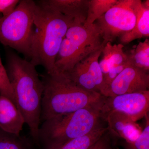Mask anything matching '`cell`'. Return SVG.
Instances as JSON below:
<instances>
[{
    "label": "cell",
    "instance_id": "6da1fadb",
    "mask_svg": "<svg viewBox=\"0 0 149 149\" xmlns=\"http://www.w3.org/2000/svg\"><path fill=\"white\" fill-rule=\"evenodd\" d=\"M5 68L16 106L32 138L38 141L44 91L42 81L36 66L13 51H7Z\"/></svg>",
    "mask_w": 149,
    "mask_h": 149
},
{
    "label": "cell",
    "instance_id": "7a4b0ae2",
    "mask_svg": "<svg viewBox=\"0 0 149 149\" xmlns=\"http://www.w3.org/2000/svg\"><path fill=\"white\" fill-rule=\"evenodd\" d=\"M77 24L72 19L44 4L36 2L34 12V33L30 61L41 65L47 74L56 73L55 63L68 29Z\"/></svg>",
    "mask_w": 149,
    "mask_h": 149
},
{
    "label": "cell",
    "instance_id": "3957f363",
    "mask_svg": "<svg viewBox=\"0 0 149 149\" xmlns=\"http://www.w3.org/2000/svg\"><path fill=\"white\" fill-rule=\"evenodd\" d=\"M42 81L41 119L44 121L97 104L103 98L100 93L80 88L65 73L47 74Z\"/></svg>",
    "mask_w": 149,
    "mask_h": 149
},
{
    "label": "cell",
    "instance_id": "277c9868",
    "mask_svg": "<svg viewBox=\"0 0 149 149\" xmlns=\"http://www.w3.org/2000/svg\"><path fill=\"white\" fill-rule=\"evenodd\" d=\"M102 102V101H101ZM45 120L39 131V140L47 149L86 135L100 124L101 103Z\"/></svg>",
    "mask_w": 149,
    "mask_h": 149
},
{
    "label": "cell",
    "instance_id": "5b68a950",
    "mask_svg": "<svg viewBox=\"0 0 149 149\" xmlns=\"http://www.w3.org/2000/svg\"><path fill=\"white\" fill-rule=\"evenodd\" d=\"M105 42L95 23L72 25L65 35L56 58L55 74L69 72L78 62L100 49Z\"/></svg>",
    "mask_w": 149,
    "mask_h": 149
},
{
    "label": "cell",
    "instance_id": "8992f818",
    "mask_svg": "<svg viewBox=\"0 0 149 149\" xmlns=\"http://www.w3.org/2000/svg\"><path fill=\"white\" fill-rule=\"evenodd\" d=\"M35 5L34 1L22 0L11 13L0 17V42L29 59L34 33Z\"/></svg>",
    "mask_w": 149,
    "mask_h": 149
},
{
    "label": "cell",
    "instance_id": "52a82bcc",
    "mask_svg": "<svg viewBox=\"0 0 149 149\" xmlns=\"http://www.w3.org/2000/svg\"><path fill=\"white\" fill-rule=\"evenodd\" d=\"M139 0H118L94 23L104 41L111 42L134 28Z\"/></svg>",
    "mask_w": 149,
    "mask_h": 149
},
{
    "label": "cell",
    "instance_id": "ba28073f",
    "mask_svg": "<svg viewBox=\"0 0 149 149\" xmlns=\"http://www.w3.org/2000/svg\"><path fill=\"white\" fill-rule=\"evenodd\" d=\"M102 118L112 112L123 113L136 122L148 114L149 91L105 97L101 104Z\"/></svg>",
    "mask_w": 149,
    "mask_h": 149
},
{
    "label": "cell",
    "instance_id": "9c48e42d",
    "mask_svg": "<svg viewBox=\"0 0 149 149\" xmlns=\"http://www.w3.org/2000/svg\"><path fill=\"white\" fill-rule=\"evenodd\" d=\"M77 63L69 72L65 73L80 88L101 94L103 87V76L99 59L106 44Z\"/></svg>",
    "mask_w": 149,
    "mask_h": 149
},
{
    "label": "cell",
    "instance_id": "30bf717a",
    "mask_svg": "<svg viewBox=\"0 0 149 149\" xmlns=\"http://www.w3.org/2000/svg\"><path fill=\"white\" fill-rule=\"evenodd\" d=\"M149 87V72L130 65L116 77L101 95L111 97L140 93L148 91Z\"/></svg>",
    "mask_w": 149,
    "mask_h": 149
},
{
    "label": "cell",
    "instance_id": "8fae6325",
    "mask_svg": "<svg viewBox=\"0 0 149 149\" xmlns=\"http://www.w3.org/2000/svg\"><path fill=\"white\" fill-rule=\"evenodd\" d=\"M123 47L122 44L113 45L111 42L104 47L102 59L99 62L103 76V87L101 94L121 71L130 65Z\"/></svg>",
    "mask_w": 149,
    "mask_h": 149
},
{
    "label": "cell",
    "instance_id": "7c38bea8",
    "mask_svg": "<svg viewBox=\"0 0 149 149\" xmlns=\"http://www.w3.org/2000/svg\"><path fill=\"white\" fill-rule=\"evenodd\" d=\"M102 118L107 122L108 130L115 136L124 139L127 143L135 141L142 131L136 122L120 113L112 112Z\"/></svg>",
    "mask_w": 149,
    "mask_h": 149
},
{
    "label": "cell",
    "instance_id": "4fadbf2b",
    "mask_svg": "<svg viewBox=\"0 0 149 149\" xmlns=\"http://www.w3.org/2000/svg\"><path fill=\"white\" fill-rule=\"evenodd\" d=\"M24 124V118L15 104L0 95V129L19 136Z\"/></svg>",
    "mask_w": 149,
    "mask_h": 149
},
{
    "label": "cell",
    "instance_id": "5bb4252c",
    "mask_svg": "<svg viewBox=\"0 0 149 149\" xmlns=\"http://www.w3.org/2000/svg\"><path fill=\"white\" fill-rule=\"evenodd\" d=\"M40 1L72 19L77 24L85 23L89 0H42Z\"/></svg>",
    "mask_w": 149,
    "mask_h": 149
},
{
    "label": "cell",
    "instance_id": "9a60e30c",
    "mask_svg": "<svg viewBox=\"0 0 149 149\" xmlns=\"http://www.w3.org/2000/svg\"><path fill=\"white\" fill-rule=\"evenodd\" d=\"M149 36V1L139 0L136 12V22L132 30L120 37V42L128 44L133 40Z\"/></svg>",
    "mask_w": 149,
    "mask_h": 149
},
{
    "label": "cell",
    "instance_id": "2e32d148",
    "mask_svg": "<svg viewBox=\"0 0 149 149\" xmlns=\"http://www.w3.org/2000/svg\"><path fill=\"white\" fill-rule=\"evenodd\" d=\"M107 130V128L100 123L94 130L86 135L47 149H89L104 135Z\"/></svg>",
    "mask_w": 149,
    "mask_h": 149
},
{
    "label": "cell",
    "instance_id": "e0dca14e",
    "mask_svg": "<svg viewBox=\"0 0 149 149\" xmlns=\"http://www.w3.org/2000/svg\"><path fill=\"white\" fill-rule=\"evenodd\" d=\"M130 64L149 72V40L140 42L127 54Z\"/></svg>",
    "mask_w": 149,
    "mask_h": 149
},
{
    "label": "cell",
    "instance_id": "ac0fdd59",
    "mask_svg": "<svg viewBox=\"0 0 149 149\" xmlns=\"http://www.w3.org/2000/svg\"><path fill=\"white\" fill-rule=\"evenodd\" d=\"M118 0H89L88 14L84 25L93 24L106 13Z\"/></svg>",
    "mask_w": 149,
    "mask_h": 149
},
{
    "label": "cell",
    "instance_id": "d6986e66",
    "mask_svg": "<svg viewBox=\"0 0 149 149\" xmlns=\"http://www.w3.org/2000/svg\"><path fill=\"white\" fill-rule=\"evenodd\" d=\"M19 136L6 133L0 129V149H29Z\"/></svg>",
    "mask_w": 149,
    "mask_h": 149
},
{
    "label": "cell",
    "instance_id": "ffe728a7",
    "mask_svg": "<svg viewBox=\"0 0 149 149\" xmlns=\"http://www.w3.org/2000/svg\"><path fill=\"white\" fill-rule=\"evenodd\" d=\"M0 95L10 99L15 104L12 88L6 68L3 65L0 57ZM16 105V104H15Z\"/></svg>",
    "mask_w": 149,
    "mask_h": 149
},
{
    "label": "cell",
    "instance_id": "44dd1931",
    "mask_svg": "<svg viewBox=\"0 0 149 149\" xmlns=\"http://www.w3.org/2000/svg\"><path fill=\"white\" fill-rule=\"evenodd\" d=\"M145 117L146 118L145 128L135 141L127 143L125 149H149V118L148 114Z\"/></svg>",
    "mask_w": 149,
    "mask_h": 149
},
{
    "label": "cell",
    "instance_id": "7402d4cb",
    "mask_svg": "<svg viewBox=\"0 0 149 149\" xmlns=\"http://www.w3.org/2000/svg\"><path fill=\"white\" fill-rule=\"evenodd\" d=\"M19 0H0V13L2 16L11 13L18 5Z\"/></svg>",
    "mask_w": 149,
    "mask_h": 149
},
{
    "label": "cell",
    "instance_id": "603a6c76",
    "mask_svg": "<svg viewBox=\"0 0 149 149\" xmlns=\"http://www.w3.org/2000/svg\"><path fill=\"white\" fill-rule=\"evenodd\" d=\"M89 149H110L108 139L104 135Z\"/></svg>",
    "mask_w": 149,
    "mask_h": 149
}]
</instances>
